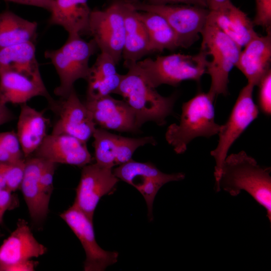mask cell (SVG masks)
I'll list each match as a JSON object with an SVG mask.
<instances>
[{"mask_svg": "<svg viewBox=\"0 0 271 271\" xmlns=\"http://www.w3.org/2000/svg\"><path fill=\"white\" fill-rule=\"evenodd\" d=\"M270 167L260 166L244 151L231 154L224 161L215 190H222L233 197L245 191L264 208L270 223Z\"/></svg>", "mask_w": 271, "mask_h": 271, "instance_id": "cell-1", "label": "cell"}, {"mask_svg": "<svg viewBox=\"0 0 271 271\" xmlns=\"http://www.w3.org/2000/svg\"><path fill=\"white\" fill-rule=\"evenodd\" d=\"M127 72L122 75L115 94L121 96L134 113L139 128L148 121L159 125L166 123V118L173 112L177 94L165 97L160 94L144 77L131 66L125 67Z\"/></svg>", "mask_w": 271, "mask_h": 271, "instance_id": "cell-2", "label": "cell"}, {"mask_svg": "<svg viewBox=\"0 0 271 271\" xmlns=\"http://www.w3.org/2000/svg\"><path fill=\"white\" fill-rule=\"evenodd\" d=\"M215 98L209 92H199L183 103L179 124H171L165 134L176 154L185 153L196 138H209L218 134L221 125L215 120Z\"/></svg>", "mask_w": 271, "mask_h": 271, "instance_id": "cell-3", "label": "cell"}, {"mask_svg": "<svg viewBox=\"0 0 271 271\" xmlns=\"http://www.w3.org/2000/svg\"><path fill=\"white\" fill-rule=\"evenodd\" d=\"M208 57L202 50L194 55L174 53L136 62L124 63L139 71L156 88L162 84L177 86L185 80L198 82L206 72Z\"/></svg>", "mask_w": 271, "mask_h": 271, "instance_id": "cell-4", "label": "cell"}, {"mask_svg": "<svg viewBox=\"0 0 271 271\" xmlns=\"http://www.w3.org/2000/svg\"><path fill=\"white\" fill-rule=\"evenodd\" d=\"M201 35L200 50L211 57L206 72L211 77L208 92L215 98L227 95L229 74L237 63L241 48L208 19Z\"/></svg>", "mask_w": 271, "mask_h": 271, "instance_id": "cell-5", "label": "cell"}, {"mask_svg": "<svg viewBox=\"0 0 271 271\" xmlns=\"http://www.w3.org/2000/svg\"><path fill=\"white\" fill-rule=\"evenodd\" d=\"M97 49L93 39L86 41L80 35H73L68 36L59 48L45 51V58L50 60L60 79V84L54 91L56 95L66 97L74 88L77 80H86L90 67V58Z\"/></svg>", "mask_w": 271, "mask_h": 271, "instance_id": "cell-6", "label": "cell"}, {"mask_svg": "<svg viewBox=\"0 0 271 271\" xmlns=\"http://www.w3.org/2000/svg\"><path fill=\"white\" fill-rule=\"evenodd\" d=\"M254 86L247 84L240 90L228 119L221 125L216 147L210 155L215 162L214 176L216 184L220 177L222 167L228 152L247 127L258 117L259 109L253 99Z\"/></svg>", "mask_w": 271, "mask_h": 271, "instance_id": "cell-7", "label": "cell"}, {"mask_svg": "<svg viewBox=\"0 0 271 271\" xmlns=\"http://www.w3.org/2000/svg\"><path fill=\"white\" fill-rule=\"evenodd\" d=\"M131 5L138 11L153 12L163 17L182 48L189 47L199 39L209 11L207 8L184 4L153 5L139 2Z\"/></svg>", "mask_w": 271, "mask_h": 271, "instance_id": "cell-8", "label": "cell"}, {"mask_svg": "<svg viewBox=\"0 0 271 271\" xmlns=\"http://www.w3.org/2000/svg\"><path fill=\"white\" fill-rule=\"evenodd\" d=\"M88 34L100 52L108 55L118 64L122 58L125 37L123 3L115 0L104 10L92 11Z\"/></svg>", "mask_w": 271, "mask_h": 271, "instance_id": "cell-9", "label": "cell"}, {"mask_svg": "<svg viewBox=\"0 0 271 271\" xmlns=\"http://www.w3.org/2000/svg\"><path fill=\"white\" fill-rule=\"evenodd\" d=\"M34 236L28 222L18 220L16 229L0 246V271H32L38 264L32 260L47 252Z\"/></svg>", "mask_w": 271, "mask_h": 271, "instance_id": "cell-10", "label": "cell"}, {"mask_svg": "<svg viewBox=\"0 0 271 271\" xmlns=\"http://www.w3.org/2000/svg\"><path fill=\"white\" fill-rule=\"evenodd\" d=\"M49 105L57 116L51 133L68 134L85 143L92 137L96 124L74 88L66 97L53 99Z\"/></svg>", "mask_w": 271, "mask_h": 271, "instance_id": "cell-11", "label": "cell"}, {"mask_svg": "<svg viewBox=\"0 0 271 271\" xmlns=\"http://www.w3.org/2000/svg\"><path fill=\"white\" fill-rule=\"evenodd\" d=\"M79 239L85 250V271H103L117 261L118 253L106 251L95 239L92 219L80 209L72 205L60 214Z\"/></svg>", "mask_w": 271, "mask_h": 271, "instance_id": "cell-12", "label": "cell"}, {"mask_svg": "<svg viewBox=\"0 0 271 271\" xmlns=\"http://www.w3.org/2000/svg\"><path fill=\"white\" fill-rule=\"evenodd\" d=\"M118 181L112 168L96 163L83 166L73 205L93 219L100 199L111 193Z\"/></svg>", "mask_w": 271, "mask_h": 271, "instance_id": "cell-13", "label": "cell"}, {"mask_svg": "<svg viewBox=\"0 0 271 271\" xmlns=\"http://www.w3.org/2000/svg\"><path fill=\"white\" fill-rule=\"evenodd\" d=\"M92 137L96 163L110 168L131 160L133 153L140 147L157 144L155 139L151 136L124 137L101 127L96 128Z\"/></svg>", "mask_w": 271, "mask_h": 271, "instance_id": "cell-14", "label": "cell"}, {"mask_svg": "<svg viewBox=\"0 0 271 271\" xmlns=\"http://www.w3.org/2000/svg\"><path fill=\"white\" fill-rule=\"evenodd\" d=\"M84 103L94 123L100 127L120 132L139 131L134 113L124 100L108 95L86 99Z\"/></svg>", "mask_w": 271, "mask_h": 271, "instance_id": "cell-15", "label": "cell"}, {"mask_svg": "<svg viewBox=\"0 0 271 271\" xmlns=\"http://www.w3.org/2000/svg\"><path fill=\"white\" fill-rule=\"evenodd\" d=\"M32 156L57 164L80 167L92 161L86 143L66 134H47Z\"/></svg>", "mask_w": 271, "mask_h": 271, "instance_id": "cell-16", "label": "cell"}, {"mask_svg": "<svg viewBox=\"0 0 271 271\" xmlns=\"http://www.w3.org/2000/svg\"><path fill=\"white\" fill-rule=\"evenodd\" d=\"M207 19L241 49L258 35L247 14L230 0L214 10H209Z\"/></svg>", "mask_w": 271, "mask_h": 271, "instance_id": "cell-17", "label": "cell"}, {"mask_svg": "<svg viewBox=\"0 0 271 271\" xmlns=\"http://www.w3.org/2000/svg\"><path fill=\"white\" fill-rule=\"evenodd\" d=\"M271 35L256 37L241 50L236 67L243 74L248 83L257 85L261 79L270 70Z\"/></svg>", "mask_w": 271, "mask_h": 271, "instance_id": "cell-18", "label": "cell"}, {"mask_svg": "<svg viewBox=\"0 0 271 271\" xmlns=\"http://www.w3.org/2000/svg\"><path fill=\"white\" fill-rule=\"evenodd\" d=\"M46 160L35 156L26 158L20 189L35 222L43 221L47 216L50 200L44 195L40 184V178Z\"/></svg>", "mask_w": 271, "mask_h": 271, "instance_id": "cell-19", "label": "cell"}, {"mask_svg": "<svg viewBox=\"0 0 271 271\" xmlns=\"http://www.w3.org/2000/svg\"><path fill=\"white\" fill-rule=\"evenodd\" d=\"M37 96L45 97L48 103L54 99L43 79H34L11 71L0 73V100L6 104L21 105Z\"/></svg>", "mask_w": 271, "mask_h": 271, "instance_id": "cell-20", "label": "cell"}, {"mask_svg": "<svg viewBox=\"0 0 271 271\" xmlns=\"http://www.w3.org/2000/svg\"><path fill=\"white\" fill-rule=\"evenodd\" d=\"M91 11L88 0H54L48 23L62 27L68 36L88 34Z\"/></svg>", "mask_w": 271, "mask_h": 271, "instance_id": "cell-21", "label": "cell"}, {"mask_svg": "<svg viewBox=\"0 0 271 271\" xmlns=\"http://www.w3.org/2000/svg\"><path fill=\"white\" fill-rule=\"evenodd\" d=\"M49 121L43 111L26 103L21 105L16 133L25 158L33 155L47 135Z\"/></svg>", "mask_w": 271, "mask_h": 271, "instance_id": "cell-22", "label": "cell"}, {"mask_svg": "<svg viewBox=\"0 0 271 271\" xmlns=\"http://www.w3.org/2000/svg\"><path fill=\"white\" fill-rule=\"evenodd\" d=\"M116 63L108 55L100 52L90 67L88 76L86 99H95L115 93L122 79L116 68Z\"/></svg>", "mask_w": 271, "mask_h": 271, "instance_id": "cell-23", "label": "cell"}, {"mask_svg": "<svg viewBox=\"0 0 271 271\" xmlns=\"http://www.w3.org/2000/svg\"><path fill=\"white\" fill-rule=\"evenodd\" d=\"M122 3L125 25L122 58L124 63L136 62L150 53L149 38L146 28L137 16V10L131 4Z\"/></svg>", "mask_w": 271, "mask_h": 271, "instance_id": "cell-24", "label": "cell"}, {"mask_svg": "<svg viewBox=\"0 0 271 271\" xmlns=\"http://www.w3.org/2000/svg\"><path fill=\"white\" fill-rule=\"evenodd\" d=\"M6 71L42 79L34 43L27 42L0 47V73Z\"/></svg>", "mask_w": 271, "mask_h": 271, "instance_id": "cell-25", "label": "cell"}, {"mask_svg": "<svg viewBox=\"0 0 271 271\" xmlns=\"http://www.w3.org/2000/svg\"><path fill=\"white\" fill-rule=\"evenodd\" d=\"M118 179L138 189L151 180H158L166 184L172 181H180L185 178L182 172L166 174L151 163H142L132 159L112 170Z\"/></svg>", "mask_w": 271, "mask_h": 271, "instance_id": "cell-26", "label": "cell"}, {"mask_svg": "<svg viewBox=\"0 0 271 271\" xmlns=\"http://www.w3.org/2000/svg\"><path fill=\"white\" fill-rule=\"evenodd\" d=\"M137 15L147 31L150 53L180 47L176 34L163 17L153 12L137 10Z\"/></svg>", "mask_w": 271, "mask_h": 271, "instance_id": "cell-27", "label": "cell"}, {"mask_svg": "<svg viewBox=\"0 0 271 271\" xmlns=\"http://www.w3.org/2000/svg\"><path fill=\"white\" fill-rule=\"evenodd\" d=\"M38 24L6 10L0 14V47L35 43Z\"/></svg>", "mask_w": 271, "mask_h": 271, "instance_id": "cell-28", "label": "cell"}, {"mask_svg": "<svg viewBox=\"0 0 271 271\" xmlns=\"http://www.w3.org/2000/svg\"><path fill=\"white\" fill-rule=\"evenodd\" d=\"M26 158L14 162H1L7 188L12 192L19 189L24 174Z\"/></svg>", "mask_w": 271, "mask_h": 271, "instance_id": "cell-29", "label": "cell"}, {"mask_svg": "<svg viewBox=\"0 0 271 271\" xmlns=\"http://www.w3.org/2000/svg\"><path fill=\"white\" fill-rule=\"evenodd\" d=\"M258 105L259 110L264 114H271V71L261 79L258 84Z\"/></svg>", "mask_w": 271, "mask_h": 271, "instance_id": "cell-30", "label": "cell"}, {"mask_svg": "<svg viewBox=\"0 0 271 271\" xmlns=\"http://www.w3.org/2000/svg\"><path fill=\"white\" fill-rule=\"evenodd\" d=\"M256 14L253 23L255 25L270 31L271 0H255Z\"/></svg>", "mask_w": 271, "mask_h": 271, "instance_id": "cell-31", "label": "cell"}, {"mask_svg": "<svg viewBox=\"0 0 271 271\" xmlns=\"http://www.w3.org/2000/svg\"><path fill=\"white\" fill-rule=\"evenodd\" d=\"M0 145L17 159L25 158L16 132L14 131L0 132Z\"/></svg>", "mask_w": 271, "mask_h": 271, "instance_id": "cell-32", "label": "cell"}, {"mask_svg": "<svg viewBox=\"0 0 271 271\" xmlns=\"http://www.w3.org/2000/svg\"><path fill=\"white\" fill-rule=\"evenodd\" d=\"M57 164L46 160L40 178V184L45 197L50 200L53 190V177Z\"/></svg>", "mask_w": 271, "mask_h": 271, "instance_id": "cell-33", "label": "cell"}, {"mask_svg": "<svg viewBox=\"0 0 271 271\" xmlns=\"http://www.w3.org/2000/svg\"><path fill=\"white\" fill-rule=\"evenodd\" d=\"M18 205V199L13 192L8 189H0V224L3 223L5 213Z\"/></svg>", "mask_w": 271, "mask_h": 271, "instance_id": "cell-34", "label": "cell"}, {"mask_svg": "<svg viewBox=\"0 0 271 271\" xmlns=\"http://www.w3.org/2000/svg\"><path fill=\"white\" fill-rule=\"evenodd\" d=\"M126 3L144 2L153 5L184 4L199 6L208 9L207 0H120Z\"/></svg>", "mask_w": 271, "mask_h": 271, "instance_id": "cell-35", "label": "cell"}, {"mask_svg": "<svg viewBox=\"0 0 271 271\" xmlns=\"http://www.w3.org/2000/svg\"><path fill=\"white\" fill-rule=\"evenodd\" d=\"M19 4L37 7L51 12L54 0H5Z\"/></svg>", "mask_w": 271, "mask_h": 271, "instance_id": "cell-36", "label": "cell"}, {"mask_svg": "<svg viewBox=\"0 0 271 271\" xmlns=\"http://www.w3.org/2000/svg\"><path fill=\"white\" fill-rule=\"evenodd\" d=\"M14 117L15 115L7 106V104L0 100V126L11 121Z\"/></svg>", "mask_w": 271, "mask_h": 271, "instance_id": "cell-37", "label": "cell"}, {"mask_svg": "<svg viewBox=\"0 0 271 271\" xmlns=\"http://www.w3.org/2000/svg\"><path fill=\"white\" fill-rule=\"evenodd\" d=\"M20 160L22 159H17V158H15L0 145V162H14Z\"/></svg>", "mask_w": 271, "mask_h": 271, "instance_id": "cell-38", "label": "cell"}, {"mask_svg": "<svg viewBox=\"0 0 271 271\" xmlns=\"http://www.w3.org/2000/svg\"><path fill=\"white\" fill-rule=\"evenodd\" d=\"M208 9L214 10L226 3L228 0H207Z\"/></svg>", "mask_w": 271, "mask_h": 271, "instance_id": "cell-39", "label": "cell"}, {"mask_svg": "<svg viewBox=\"0 0 271 271\" xmlns=\"http://www.w3.org/2000/svg\"><path fill=\"white\" fill-rule=\"evenodd\" d=\"M0 189H7L1 162H0Z\"/></svg>", "mask_w": 271, "mask_h": 271, "instance_id": "cell-40", "label": "cell"}]
</instances>
